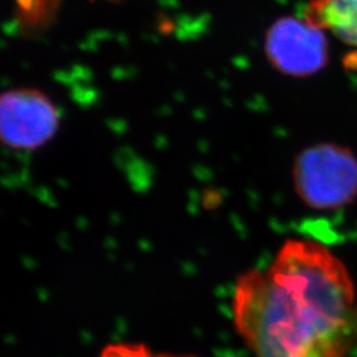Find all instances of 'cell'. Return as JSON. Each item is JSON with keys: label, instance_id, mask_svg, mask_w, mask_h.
Listing matches in <instances>:
<instances>
[{"label": "cell", "instance_id": "4", "mask_svg": "<svg viewBox=\"0 0 357 357\" xmlns=\"http://www.w3.org/2000/svg\"><path fill=\"white\" fill-rule=\"evenodd\" d=\"M268 63L291 77H310L324 69L330 45L324 32L306 20L281 17L268 26L265 36Z\"/></svg>", "mask_w": 357, "mask_h": 357}, {"label": "cell", "instance_id": "6", "mask_svg": "<svg viewBox=\"0 0 357 357\" xmlns=\"http://www.w3.org/2000/svg\"><path fill=\"white\" fill-rule=\"evenodd\" d=\"M98 357H200L195 355L156 352L141 343H115L106 345Z\"/></svg>", "mask_w": 357, "mask_h": 357}, {"label": "cell", "instance_id": "1", "mask_svg": "<svg viewBox=\"0 0 357 357\" xmlns=\"http://www.w3.org/2000/svg\"><path fill=\"white\" fill-rule=\"evenodd\" d=\"M234 330L253 357H355L357 289L323 243H283L266 270L241 273L233 290Z\"/></svg>", "mask_w": 357, "mask_h": 357}, {"label": "cell", "instance_id": "2", "mask_svg": "<svg viewBox=\"0 0 357 357\" xmlns=\"http://www.w3.org/2000/svg\"><path fill=\"white\" fill-rule=\"evenodd\" d=\"M293 180L296 195L308 208L340 209L357 196V158L344 146H310L295 158Z\"/></svg>", "mask_w": 357, "mask_h": 357}, {"label": "cell", "instance_id": "3", "mask_svg": "<svg viewBox=\"0 0 357 357\" xmlns=\"http://www.w3.org/2000/svg\"><path fill=\"white\" fill-rule=\"evenodd\" d=\"M60 113L51 98L33 88L8 90L0 100V134L13 150H36L56 135Z\"/></svg>", "mask_w": 357, "mask_h": 357}, {"label": "cell", "instance_id": "5", "mask_svg": "<svg viewBox=\"0 0 357 357\" xmlns=\"http://www.w3.org/2000/svg\"><path fill=\"white\" fill-rule=\"evenodd\" d=\"M305 20L331 32L347 45L357 47V0H310Z\"/></svg>", "mask_w": 357, "mask_h": 357}]
</instances>
